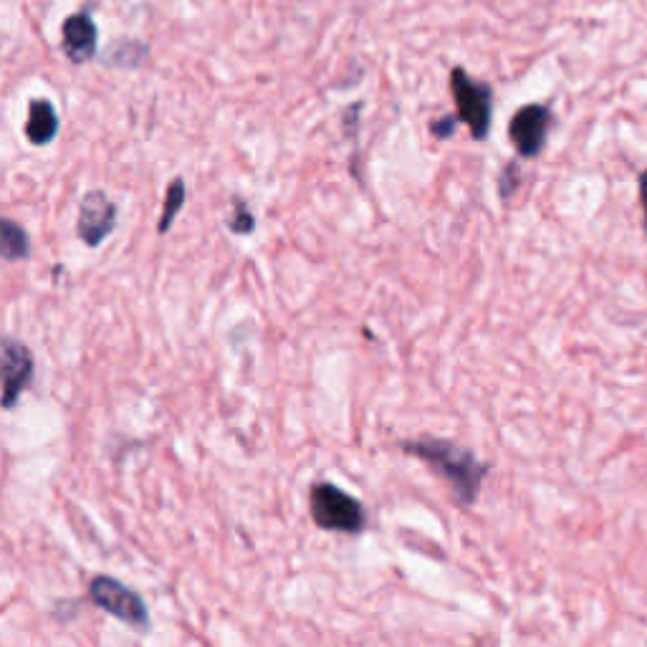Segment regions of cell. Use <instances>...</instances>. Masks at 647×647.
Listing matches in <instances>:
<instances>
[{"mask_svg": "<svg viewBox=\"0 0 647 647\" xmlns=\"http://www.w3.org/2000/svg\"><path fill=\"white\" fill-rule=\"evenodd\" d=\"M56 134H59V117H56L54 104L49 99H33L26 124L28 142L36 147H43L49 145Z\"/></svg>", "mask_w": 647, "mask_h": 647, "instance_id": "9", "label": "cell"}, {"mask_svg": "<svg viewBox=\"0 0 647 647\" xmlns=\"http://www.w3.org/2000/svg\"><path fill=\"white\" fill-rule=\"evenodd\" d=\"M233 210H236V213L230 215L228 228L233 230V233H238V236H248V233H253V228H256V215L251 213L246 200H236Z\"/></svg>", "mask_w": 647, "mask_h": 647, "instance_id": "12", "label": "cell"}, {"mask_svg": "<svg viewBox=\"0 0 647 647\" xmlns=\"http://www.w3.org/2000/svg\"><path fill=\"white\" fill-rule=\"evenodd\" d=\"M185 198H188V188H185V180H182V177H172V182L167 185L165 203H162L160 223H157V233H160V236L172 228V223H175L177 213H180L182 205H185Z\"/></svg>", "mask_w": 647, "mask_h": 647, "instance_id": "11", "label": "cell"}, {"mask_svg": "<svg viewBox=\"0 0 647 647\" xmlns=\"http://www.w3.org/2000/svg\"><path fill=\"white\" fill-rule=\"evenodd\" d=\"M0 362H3V407L13 410L23 392L33 382L36 362H33L31 349L13 337L3 339V357H0Z\"/></svg>", "mask_w": 647, "mask_h": 647, "instance_id": "6", "label": "cell"}, {"mask_svg": "<svg viewBox=\"0 0 647 647\" xmlns=\"http://www.w3.org/2000/svg\"><path fill=\"white\" fill-rule=\"evenodd\" d=\"M64 54L74 64H84L97 54V26L86 13L71 16L64 23Z\"/></svg>", "mask_w": 647, "mask_h": 647, "instance_id": "8", "label": "cell"}, {"mask_svg": "<svg viewBox=\"0 0 647 647\" xmlns=\"http://www.w3.org/2000/svg\"><path fill=\"white\" fill-rule=\"evenodd\" d=\"M549 124L551 112L546 107H541V104L521 107L511 119V127H508V137L514 142L516 152L526 160L539 157V152L544 150L546 134H549Z\"/></svg>", "mask_w": 647, "mask_h": 647, "instance_id": "7", "label": "cell"}, {"mask_svg": "<svg viewBox=\"0 0 647 647\" xmlns=\"http://www.w3.org/2000/svg\"><path fill=\"white\" fill-rule=\"evenodd\" d=\"M402 453L412 455V458L423 460L425 466L433 468L438 476L448 481L453 501L460 508H471L478 501L483 481L491 473V466L476 458V453L463 445L453 443V440L443 438H418V440H402Z\"/></svg>", "mask_w": 647, "mask_h": 647, "instance_id": "1", "label": "cell"}, {"mask_svg": "<svg viewBox=\"0 0 647 647\" xmlns=\"http://www.w3.org/2000/svg\"><path fill=\"white\" fill-rule=\"evenodd\" d=\"M0 253L6 261H26L31 256V238L11 218L0 220Z\"/></svg>", "mask_w": 647, "mask_h": 647, "instance_id": "10", "label": "cell"}, {"mask_svg": "<svg viewBox=\"0 0 647 647\" xmlns=\"http://www.w3.org/2000/svg\"><path fill=\"white\" fill-rule=\"evenodd\" d=\"M119 208L102 190H89L79 203V218H76V236L89 248H97L107 241L117 228Z\"/></svg>", "mask_w": 647, "mask_h": 647, "instance_id": "5", "label": "cell"}, {"mask_svg": "<svg viewBox=\"0 0 647 647\" xmlns=\"http://www.w3.org/2000/svg\"><path fill=\"white\" fill-rule=\"evenodd\" d=\"M519 182H521L519 165H516V162H508L506 170H503L501 177H498V195H501L503 203H506V200L516 193Z\"/></svg>", "mask_w": 647, "mask_h": 647, "instance_id": "13", "label": "cell"}, {"mask_svg": "<svg viewBox=\"0 0 647 647\" xmlns=\"http://www.w3.org/2000/svg\"><path fill=\"white\" fill-rule=\"evenodd\" d=\"M640 198H642V205H645V215H647V172H642L640 177Z\"/></svg>", "mask_w": 647, "mask_h": 647, "instance_id": "15", "label": "cell"}, {"mask_svg": "<svg viewBox=\"0 0 647 647\" xmlns=\"http://www.w3.org/2000/svg\"><path fill=\"white\" fill-rule=\"evenodd\" d=\"M455 124H458V119L455 117H443L438 119V122H433L430 132H433L438 140H450V137L455 134Z\"/></svg>", "mask_w": 647, "mask_h": 647, "instance_id": "14", "label": "cell"}, {"mask_svg": "<svg viewBox=\"0 0 647 647\" xmlns=\"http://www.w3.org/2000/svg\"><path fill=\"white\" fill-rule=\"evenodd\" d=\"M89 599L99 607V610L112 615L114 620L124 622V625L132 627V630L137 632L150 630V612H147L142 594L129 589L127 584H122L119 579L107 577V574L94 577L89 582Z\"/></svg>", "mask_w": 647, "mask_h": 647, "instance_id": "3", "label": "cell"}, {"mask_svg": "<svg viewBox=\"0 0 647 647\" xmlns=\"http://www.w3.org/2000/svg\"><path fill=\"white\" fill-rule=\"evenodd\" d=\"M311 519L321 531L337 534H362L367 529V514L352 493L342 491L329 481L314 483L309 493Z\"/></svg>", "mask_w": 647, "mask_h": 647, "instance_id": "2", "label": "cell"}, {"mask_svg": "<svg viewBox=\"0 0 647 647\" xmlns=\"http://www.w3.org/2000/svg\"><path fill=\"white\" fill-rule=\"evenodd\" d=\"M450 89H453L460 122L471 129L473 140H486L488 132H491L493 117L491 86L471 79L466 69H453V74H450Z\"/></svg>", "mask_w": 647, "mask_h": 647, "instance_id": "4", "label": "cell"}]
</instances>
